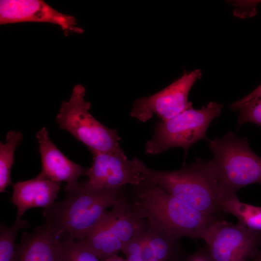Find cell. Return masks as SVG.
<instances>
[{
    "label": "cell",
    "mask_w": 261,
    "mask_h": 261,
    "mask_svg": "<svg viewBox=\"0 0 261 261\" xmlns=\"http://www.w3.org/2000/svg\"><path fill=\"white\" fill-rule=\"evenodd\" d=\"M124 197L122 188L97 189L88 180L44 209V224L59 240L87 238L105 219L108 208Z\"/></svg>",
    "instance_id": "obj_1"
},
{
    "label": "cell",
    "mask_w": 261,
    "mask_h": 261,
    "mask_svg": "<svg viewBox=\"0 0 261 261\" xmlns=\"http://www.w3.org/2000/svg\"><path fill=\"white\" fill-rule=\"evenodd\" d=\"M144 232L131 238L123 246L122 251L127 257V261H142L141 252L144 240Z\"/></svg>",
    "instance_id": "obj_21"
},
{
    "label": "cell",
    "mask_w": 261,
    "mask_h": 261,
    "mask_svg": "<svg viewBox=\"0 0 261 261\" xmlns=\"http://www.w3.org/2000/svg\"><path fill=\"white\" fill-rule=\"evenodd\" d=\"M59 261H99L81 244L72 239H64L59 242Z\"/></svg>",
    "instance_id": "obj_19"
},
{
    "label": "cell",
    "mask_w": 261,
    "mask_h": 261,
    "mask_svg": "<svg viewBox=\"0 0 261 261\" xmlns=\"http://www.w3.org/2000/svg\"><path fill=\"white\" fill-rule=\"evenodd\" d=\"M11 202L17 208L15 220H19L29 209L46 208L55 202L60 183L54 181L41 173L34 178L13 184Z\"/></svg>",
    "instance_id": "obj_12"
},
{
    "label": "cell",
    "mask_w": 261,
    "mask_h": 261,
    "mask_svg": "<svg viewBox=\"0 0 261 261\" xmlns=\"http://www.w3.org/2000/svg\"><path fill=\"white\" fill-rule=\"evenodd\" d=\"M135 187L133 204L140 216L178 239H203L214 223L223 219L195 209L154 184L144 181Z\"/></svg>",
    "instance_id": "obj_3"
},
{
    "label": "cell",
    "mask_w": 261,
    "mask_h": 261,
    "mask_svg": "<svg viewBox=\"0 0 261 261\" xmlns=\"http://www.w3.org/2000/svg\"><path fill=\"white\" fill-rule=\"evenodd\" d=\"M183 261H213L206 248L201 249L189 256Z\"/></svg>",
    "instance_id": "obj_22"
},
{
    "label": "cell",
    "mask_w": 261,
    "mask_h": 261,
    "mask_svg": "<svg viewBox=\"0 0 261 261\" xmlns=\"http://www.w3.org/2000/svg\"><path fill=\"white\" fill-rule=\"evenodd\" d=\"M256 98H258L261 101V92Z\"/></svg>",
    "instance_id": "obj_27"
},
{
    "label": "cell",
    "mask_w": 261,
    "mask_h": 261,
    "mask_svg": "<svg viewBox=\"0 0 261 261\" xmlns=\"http://www.w3.org/2000/svg\"><path fill=\"white\" fill-rule=\"evenodd\" d=\"M139 168L144 181L157 185L206 214L222 218L224 197L212 160L197 158L174 171L153 170L140 161Z\"/></svg>",
    "instance_id": "obj_2"
},
{
    "label": "cell",
    "mask_w": 261,
    "mask_h": 261,
    "mask_svg": "<svg viewBox=\"0 0 261 261\" xmlns=\"http://www.w3.org/2000/svg\"><path fill=\"white\" fill-rule=\"evenodd\" d=\"M239 111L238 122L240 126L247 122L254 123L261 126V101L258 98L246 103Z\"/></svg>",
    "instance_id": "obj_20"
},
{
    "label": "cell",
    "mask_w": 261,
    "mask_h": 261,
    "mask_svg": "<svg viewBox=\"0 0 261 261\" xmlns=\"http://www.w3.org/2000/svg\"><path fill=\"white\" fill-rule=\"evenodd\" d=\"M203 240L213 261H248L261 246V231L220 219Z\"/></svg>",
    "instance_id": "obj_7"
},
{
    "label": "cell",
    "mask_w": 261,
    "mask_h": 261,
    "mask_svg": "<svg viewBox=\"0 0 261 261\" xmlns=\"http://www.w3.org/2000/svg\"><path fill=\"white\" fill-rule=\"evenodd\" d=\"M253 261H261V246L253 258Z\"/></svg>",
    "instance_id": "obj_26"
},
{
    "label": "cell",
    "mask_w": 261,
    "mask_h": 261,
    "mask_svg": "<svg viewBox=\"0 0 261 261\" xmlns=\"http://www.w3.org/2000/svg\"><path fill=\"white\" fill-rule=\"evenodd\" d=\"M111 211L102 223L85 239L76 241L104 261L122 251L123 245L111 227Z\"/></svg>",
    "instance_id": "obj_15"
},
{
    "label": "cell",
    "mask_w": 261,
    "mask_h": 261,
    "mask_svg": "<svg viewBox=\"0 0 261 261\" xmlns=\"http://www.w3.org/2000/svg\"><path fill=\"white\" fill-rule=\"evenodd\" d=\"M141 257L142 261H158L145 238L141 248Z\"/></svg>",
    "instance_id": "obj_23"
},
{
    "label": "cell",
    "mask_w": 261,
    "mask_h": 261,
    "mask_svg": "<svg viewBox=\"0 0 261 261\" xmlns=\"http://www.w3.org/2000/svg\"><path fill=\"white\" fill-rule=\"evenodd\" d=\"M93 161L87 174L88 181L97 189L122 188L127 184L137 186L144 180L139 169L140 160H129L123 150L91 151Z\"/></svg>",
    "instance_id": "obj_9"
},
{
    "label": "cell",
    "mask_w": 261,
    "mask_h": 261,
    "mask_svg": "<svg viewBox=\"0 0 261 261\" xmlns=\"http://www.w3.org/2000/svg\"><path fill=\"white\" fill-rule=\"evenodd\" d=\"M59 242L44 224L31 232H23L14 261H59Z\"/></svg>",
    "instance_id": "obj_13"
},
{
    "label": "cell",
    "mask_w": 261,
    "mask_h": 261,
    "mask_svg": "<svg viewBox=\"0 0 261 261\" xmlns=\"http://www.w3.org/2000/svg\"><path fill=\"white\" fill-rule=\"evenodd\" d=\"M261 92V84L253 91H252L250 94L247 96L244 97L243 99H241L240 102L242 104L246 103L247 102L250 101V100L255 99L256 98L258 95Z\"/></svg>",
    "instance_id": "obj_24"
},
{
    "label": "cell",
    "mask_w": 261,
    "mask_h": 261,
    "mask_svg": "<svg viewBox=\"0 0 261 261\" xmlns=\"http://www.w3.org/2000/svg\"><path fill=\"white\" fill-rule=\"evenodd\" d=\"M85 87L75 85L68 102H62L56 122L91 151L109 152L121 149L117 131L97 120L89 112L90 103L84 99Z\"/></svg>",
    "instance_id": "obj_5"
},
{
    "label": "cell",
    "mask_w": 261,
    "mask_h": 261,
    "mask_svg": "<svg viewBox=\"0 0 261 261\" xmlns=\"http://www.w3.org/2000/svg\"><path fill=\"white\" fill-rule=\"evenodd\" d=\"M36 138L41 159V173L54 181L66 182V192L75 188L79 183V178L87 175L88 168L67 158L51 141L46 128L37 132Z\"/></svg>",
    "instance_id": "obj_11"
},
{
    "label": "cell",
    "mask_w": 261,
    "mask_h": 261,
    "mask_svg": "<svg viewBox=\"0 0 261 261\" xmlns=\"http://www.w3.org/2000/svg\"><path fill=\"white\" fill-rule=\"evenodd\" d=\"M221 207L224 213L236 217L238 223L250 229L261 231V207L243 203L236 194L223 201Z\"/></svg>",
    "instance_id": "obj_16"
},
{
    "label": "cell",
    "mask_w": 261,
    "mask_h": 261,
    "mask_svg": "<svg viewBox=\"0 0 261 261\" xmlns=\"http://www.w3.org/2000/svg\"><path fill=\"white\" fill-rule=\"evenodd\" d=\"M47 22L60 27L65 35L69 31L82 33L75 17L58 12L42 0H1L0 24L20 22Z\"/></svg>",
    "instance_id": "obj_10"
},
{
    "label": "cell",
    "mask_w": 261,
    "mask_h": 261,
    "mask_svg": "<svg viewBox=\"0 0 261 261\" xmlns=\"http://www.w3.org/2000/svg\"><path fill=\"white\" fill-rule=\"evenodd\" d=\"M222 107V104L211 102L201 109L191 107L169 120L156 123L153 137L146 144V153L155 155L174 147L187 150L206 138L207 128L219 116Z\"/></svg>",
    "instance_id": "obj_6"
},
{
    "label": "cell",
    "mask_w": 261,
    "mask_h": 261,
    "mask_svg": "<svg viewBox=\"0 0 261 261\" xmlns=\"http://www.w3.org/2000/svg\"><path fill=\"white\" fill-rule=\"evenodd\" d=\"M208 142L224 201L246 186L261 183V158L250 148L246 138L230 131Z\"/></svg>",
    "instance_id": "obj_4"
},
{
    "label": "cell",
    "mask_w": 261,
    "mask_h": 261,
    "mask_svg": "<svg viewBox=\"0 0 261 261\" xmlns=\"http://www.w3.org/2000/svg\"><path fill=\"white\" fill-rule=\"evenodd\" d=\"M28 221L20 219L15 220L11 227L3 222L0 224V261H14L17 245L15 238L20 230L29 228Z\"/></svg>",
    "instance_id": "obj_18"
},
{
    "label": "cell",
    "mask_w": 261,
    "mask_h": 261,
    "mask_svg": "<svg viewBox=\"0 0 261 261\" xmlns=\"http://www.w3.org/2000/svg\"><path fill=\"white\" fill-rule=\"evenodd\" d=\"M103 261H127L117 255H114Z\"/></svg>",
    "instance_id": "obj_25"
},
{
    "label": "cell",
    "mask_w": 261,
    "mask_h": 261,
    "mask_svg": "<svg viewBox=\"0 0 261 261\" xmlns=\"http://www.w3.org/2000/svg\"><path fill=\"white\" fill-rule=\"evenodd\" d=\"M23 139V134L15 130L9 131L6 142L0 143V192L13 185L11 178V170L14 163V151Z\"/></svg>",
    "instance_id": "obj_17"
},
{
    "label": "cell",
    "mask_w": 261,
    "mask_h": 261,
    "mask_svg": "<svg viewBox=\"0 0 261 261\" xmlns=\"http://www.w3.org/2000/svg\"><path fill=\"white\" fill-rule=\"evenodd\" d=\"M144 237L158 261H180L185 253L179 240L146 219Z\"/></svg>",
    "instance_id": "obj_14"
},
{
    "label": "cell",
    "mask_w": 261,
    "mask_h": 261,
    "mask_svg": "<svg viewBox=\"0 0 261 261\" xmlns=\"http://www.w3.org/2000/svg\"><path fill=\"white\" fill-rule=\"evenodd\" d=\"M202 75L200 69L185 72L168 86L150 96L136 100L130 113L131 117L145 122L154 115L169 120L192 107L188 101L189 91Z\"/></svg>",
    "instance_id": "obj_8"
}]
</instances>
